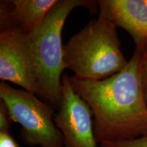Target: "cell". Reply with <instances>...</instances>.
Wrapping results in <instances>:
<instances>
[{"mask_svg":"<svg viewBox=\"0 0 147 147\" xmlns=\"http://www.w3.org/2000/svg\"><path fill=\"white\" fill-rule=\"evenodd\" d=\"M142 53L135 49L125 67L104 80L69 76L74 91L91 108L98 144L147 136V102L142 82Z\"/></svg>","mask_w":147,"mask_h":147,"instance_id":"cell-1","label":"cell"},{"mask_svg":"<svg viewBox=\"0 0 147 147\" xmlns=\"http://www.w3.org/2000/svg\"><path fill=\"white\" fill-rule=\"evenodd\" d=\"M78 7L91 12L99 9L97 1L58 0L43 21L27 36V42L38 87V97L53 108L61 100L64 71L61 34L66 18Z\"/></svg>","mask_w":147,"mask_h":147,"instance_id":"cell-2","label":"cell"},{"mask_svg":"<svg viewBox=\"0 0 147 147\" xmlns=\"http://www.w3.org/2000/svg\"><path fill=\"white\" fill-rule=\"evenodd\" d=\"M117 27L99 16L63 45L65 69L81 79L102 80L122 70L128 63L121 50Z\"/></svg>","mask_w":147,"mask_h":147,"instance_id":"cell-3","label":"cell"},{"mask_svg":"<svg viewBox=\"0 0 147 147\" xmlns=\"http://www.w3.org/2000/svg\"><path fill=\"white\" fill-rule=\"evenodd\" d=\"M0 99L8 108L13 121L21 125L23 142L34 147H65L55 122L53 107L37 95L24 89L0 83Z\"/></svg>","mask_w":147,"mask_h":147,"instance_id":"cell-4","label":"cell"},{"mask_svg":"<svg viewBox=\"0 0 147 147\" xmlns=\"http://www.w3.org/2000/svg\"><path fill=\"white\" fill-rule=\"evenodd\" d=\"M61 100L55 122L65 147H97L93 116L87 103L74 91L69 76L63 75Z\"/></svg>","mask_w":147,"mask_h":147,"instance_id":"cell-5","label":"cell"},{"mask_svg":"<svg viewBox=\"0 0 147 147\" xmlns=\"http://www.w3.org/2000/svg\"><path fill=\"white\" fill-rule=\"evenodd\" d=\"M0 79L21 87L38 96V87L27 42L18 28L0 32Z\"/></svg>","mask_w":147,"mask_h":147,"instance_id":"cell-6","label":"cell"},{"mask_svg":"<svg viewBox=\"0 0 147 147\" xmlns=\"http://www.w3.org/2000/svg\"><path fill=\"white\" fill-rule=\"evenodd\" d=\"M99 16L131 36L135 49L147 53V0H98Z\"/></svg>","mask_w":147,"mask_h":147,"instance_id":"cell-7","label":"cell"},{"mask_svg":"<svg viewBox=\"0 0 147 147\" xmlns=\"http://www.w3.org/2000/svg\"><path fill=\"white\" fill-rule=\"evenodd\" d=\"M58 0H11L0 3L1 30L18 28L31 34L43 21Z\"/></svg>","mask_w":147,"mask_h":147,"instance_id":"cell-8","label":"cell"},{"mask_svg":"<svg viewBox=\"0 0 147 147\" xmlns=\"http://www.w3.org/2000/svg\"><path fill=\"white\" fill-rule=\"evenodd\" d=\"M100 147H147V136L127 140L103 142Z\"/></svg>","mask_w":147,"mask_h":147,"instance_id":"cell-9","label":"cell"},{"mask_svg":"<svg viewBox=\"0 0 147 147\" xmlns=\"http://www.w3.org/2000/svg\"><path fill=\"white\" fill-rule=\"evenodd\" d=\"M13 119L11 117L8 108L3 101H0V133H5L10 131L12 128Z\"/></svg>","mask_w":147,"mask_h":147,"instance_id":"cell-10","label":"cell"},{"mask_svg":"<svg viewBox=\"0 0 147 147\" xmlns=\"http://www.w3.org/2000/svg\"><path fill=\"white\" fill-rule=\"evenodd\" d=\"M141 74H142L143 91L147 102V53L142 55V63H141Z\"/></svg>","mask_w":147,"mask_h":147,"instance_id":"cell-11","label":"cell"},{"mask_svg":"<svg viewBox=\"0 0 147 147\" xmlns=\"http://www.w3.org/2000/svg\"><path fill=\"white\" fill-rule=\"evenodd\" d=\"M0 147H20L10 133H0Z\"/></svg>","mask_w":147,"mask_h":147,"instance_id":"cell-12","label":"cell"}]
</instances>
